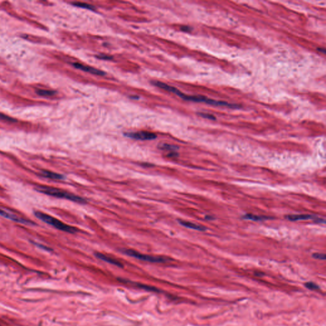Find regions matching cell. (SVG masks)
Listing matches in <instances>:
<instances>
[{"label":"cell","instance_id":"cell-1","mask_svg":"<svg viewBox=\"0 0 326 326\" xmlns=\"http://www.w3.org/2000/svg\"><path fill=\"white\" fill-rule=\"evenodd\" d=\"M15 91L24 93L31 97L53 99L58 95L56 90L46 87L42 83H24L20 82H15L12 85Z\"/></svg>","mask_w":326,"mask_h":326},{"label":"cell","instance_id":"cell-2","mask_svg":"<svg viewBox=\"0 0 326 326\" xmlns=\"http://www.w3.org/2000/svg\"><path fill=\"white\" fill-rule=\"evenodd\" d=\"M36 190L42 194L50 196L53 197L65 199L68 200H70L73 202H76L80 204H86L87 201L84 198L73 194L72 193H68L58 188L50 187L47 186H39L36 188Z\"/></svg>","mask_w":326,"mask_h":326},{"label":"cell","instance_id":"cell-3","mask_svg":"<svg viewBox=\"0 0 326 326\" xmlns=\"http://www.w3.org/2000/svg\"><path fill=\"white\" fill-rule=\"evenodd\" d=\"M35 215L37 217V218H38L40 220H42L45 223H47V224L53 226L54 228H55L57 229H59L60 231H64V232H66L68 233H72V234L76 233L78 231V229L76 228L69 226V225H67V224H64V223L62 222L61 221H60L59 220L54 218V217L50 216L42 212H40V211L35 212Z\"/></svg>","mask_w":326,"mask_h":326},{"label":"cell","instance_id":"cell-4","mask_svg":"<svg viewBox=\"0 0 326 326\" xmlns=\"http://www.w3.org/2000/svg\"><path fill=\"white\" fill-rule=\"evenodd\" d=\"M123 252L131 257H134L137 259H139L143 261L153 263H163L167 261V259L164 258V257H158V256H152L146 254H143L141 253H139L138 252H136L134 250L131 249H124Z\"/></svg>","mask_w":326,"mask_h":326},{"label":"cell","instance_id":"cell-5","mask_svg":"<svg viewBox=\"0 0 326 326\" xmlns=\"http://www.w3.org/2000/svg\"><path fill=\"white\" fill-rule=\"evenodd\" d=\"M0 123L8 126H20L29 124L28 122H25L15 117L0 111Z\"/></svg>","mask_w":326,"mask_h":326},{"label":"cell","instance_id":"cell-6","mask_svg":"<svg viewBox=\"0 0 326 326\" xmlns=\"http://www.w3.org/2000/svg\"><path fill=\"white\" fill-rule=\"evenodd\" d=\"M128 138L137 140H152L157 138V135L152 132L141 131L137 132H128L124 133Z\"/></svg>","mask_w":326,"mask_h":326},{"label":"cell","instance_id":"cell-7","mask_svg":"<svg viewBox=\"0 0 326 326\" xmlns=\"http://www.w3.org/2000/svg\"><path fill=\"white\" fill-rule=\"evenodd\" d=\"M0 215L7 219L14 221L18 223H20V224H25V225H35V223L33 222L32 221L19 217V216L16 215L15 214H14L10 212H8L5 209L0 208Z\"/></svg>","mask_w":326,"mask_h":326},{"label":"cell","instance_id":"cell-8","mask_svg":"<svg viewBox=\"0 0 326 326\" xmlns=\"http://www.w3.org/2000/svg\"><path fill=\"white\" fill-rule=\"evenodd\" d=\"M72 64L74 68H77V69L83 71L85 72L89 73L91 74L99 75V76H104L106 75V73L104 72L103 71H101L100 70L97 69V68H93L91 66L82 64L79 63H72Z\"/></svg>","mask_w":326,"mask_h":326},{"label":"cell","instance_id":"cell-9","mask_svg":"<svg viewBox=\"0 0 326 326\" xmlns=\"http://www.w3.org/2000/svg\"><path fill=\"white\" fill-rule=\"evenodd\" d=\"M21 38L27 40L28 42H30L32 43H38V44H45L47 43V39L44 38L43 37H39L31 35V34L28 33H21L19 36Z\"/></svg>","mask_w":326,"mask_h":326},{"label":"cell","instance_id":"cell-10","mask_svg":"<svg viewBox=\"0 0 326 326\" xmlns=\"http://www.w3.org/2000/svg\"><path fill=\"white\" fill-rule=\"evenodd\" d=\"M94 255L97 257L98 259H101V261H105V262H107L108 263H110V264H113L114 266H118L119 268H123V264L121 262H119L118 261L112 258V257L107 256V255H105L103 253H100V252H96V253H94Z\"/></svg>","mask_w":326,"mask_h":326},{"label":"cell","instance_id":"cell-11","mask_svg":"<svg viewBox=\"0 0 326 326\" xmlns=\"http://www.w3.org/2000/svg\"><path fill=\"white\" fill-rule=\"evenodd\" d=\"M41 175H42V177H43L45 178H47L52 179V180H64L65 178L64 176L61 174L53 172V171H43L41 173Z\"/></svg>","mask_w":326,"mask_h":326},{"label":"cell","instance_id":"cell-12","mask_svg":"<svg viewBox=\"0 0 326 326\" xmlns=\"http://www.w3.org/2000/svg\"><path fill=\"white\" fill-rule=\"evenodd\" d=\"M178 222L182 226H183L185 228H187L194 229V230H198V231H204L205 230V228H204L203 226L197 225V224H194V223H192L190 222L185 221V220H178Z\"/></svg>","mask_w":326,"mask_h":326},{"label":"cell","instance_id":"cell-13","mask_svg":"<svg viewBox=\"0 0 326 326\" xmlns=\"http://www.w3.org/2000/svg\"><path fill=\"white\" fill-rule=\"evenodd\" d=\"M287 218L291 221H298V220H308V219L313 218V217L311 215L301 214V215H288V216H287Z\"/></svg>","mask_w":326,"mask_h":326},{"label":"cell","instance_id":"cell-14","mask_svg":"<svg viewBox=\"0 0 326 326\" xmlns=\"http://www.w3.org/2000/svg\"><path fill=\"white\" fill-rule=\"evenodd\" d=\"M158 148L161 150L169 151V152H177V150L178 149V147L174 145H170L168 143H160L158 145Z\"/></svg>","mask_w":326,"mask_h":326},{"label":"cell","instance_id":"cell-15","mask_svg":"<svg viewBox=\"0 0 326 326\" xmlns=\"http://www.w3.org/2000/svg\"><path fill=\"white\" fill-rule=\"evenodd\" d=\"M72 4L74 7L81 8H84V9H88V10H94L96 9L95 7L94 6H93L92 5H90V4H88V3H85L73 2Z\"/></svg>","mask_w":326,"mask_h":326},{"label":"cell","instance_id":"cell-16","mask_svg":"<svg viewBox=\"0 0 326 326\" xmlns=\"http://www.w3.org/2000/svg\"><path fill=\"white\" fill-rule=\"evenodd\" d=\"M243 218L247 220H250L253 221H259V220H263L266 219H269V217H261V216H257L252 214H247L243 216Z\"/></svg>","mask_w":326,"mask_h":326},{"label":"cell","instance_id":"cell-17","mask_svg":"<svg viewBox=\"0 0 326 326\" xmlns=\"http://www.w3.org/2000/svg\"><path fill=\"white\" fill-rule=\"evenodd\" d=\"M304 286L310 289L311 290H318L320 288V287H318V285H317L316 283L312 282H306L304 284Z\"/></svg>","mask_w":326,"mask_h":326},{"label":"cell","instance_id":"cell-18","mask_svg":"<svg viewBox=\"0 0 326 326\" xmlns=\"http://www.w3.org/2000/svg\"><path fill=\"white\" fill-rule=\"evenodd\" d=\"M140 288H143L145 289V290H148V291H153V292H159L158 289L153 287H150L148 285H142V284H138V285Z\"/></svg>","mask_w":326,"mask_h":326},{"label":"cell","instance_id":"cell-19","mask_svg":"<svg viewBox=\"0 0 326 326\" xmlns=\"http://www.w3.org/2000/svg\"><path fill=\"white\" fill-rule=\"evenodd\" d=\"M199 115H200L201 117H203V118H208V119H210V120H215V118L213 115H211V114H209V113H198Z\"/></svg>","mask_w":326,"mask_h":326},{"label":"cell","instance_id":"cell-20","mask_svg":"<svg viewBox=\"0 0 326 326\" xmlns=\"http://www.w3.org/2000/svg\"><path fill=\"white\" fill-rule=\"evenodd\" d=\"M313 257L315 259H320V260H325V257H326L324 253H316L313 254Z\"/></svg>","mask_w":326,"mask_h":326},{"label":"cell","instance_id":"cell-21","mask_svg":"<svg viewBox=\"0 0 326 326\" xmlns=\"http://www.w3.org/2000/svg\"><path fill=\"white\" fill-rule=\"evenodd\" d=\"M96 58H98V59H103V60H111L113 59V58L112 56H108L106 54H99V55L97 56Z\"/></svg>","mask_w":326,"mask_h":326},{"label":"cell","instance_id":"cell-22","mask_svg":"<svg viewBox=\"0 0 326 326\" xmlns=\"http://www.w3.org/2000/svg\"><path fill=\"white\" fill-rule=\"evenodd\" d=\"M178 155V153L177 152H170L167 156L169 157V158H176L177 157Z\"/></svg>","mask_w":326,"mask_h":326},{"label":"cell","instance_id":"cell-23","mask_svg":"<svg viewBox=\"0 0 326 326\" xmlns=\"http://www.w3.org/2000/svg\"><path fill=\"white\" fill-rule=\"evenodd\" d=\"M181 29L183 31H186V32H188V31H191V28L189 27H188V26H183V27H182Z\"/></svg>","mask_w":326,"mask_h":326},{"label":"cell","instance_id":"cell-24","mask_svg":"<svg viewBox=\"0 0 326 326\" xmlns=\"http://www.w3.org/2000/svg\"><path fill=\"white\" fill-rule=\"evenodd\" d=\"M318 50H320V52H322L323 53H325V49H322V48H318Z\"/></svg>","mask_w":326,"mask_h":326}]
</instances>
